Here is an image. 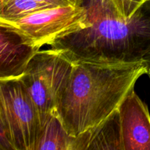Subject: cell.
<instances>
[{
    "mask_svg": "<svg viewBox=\"0 0 150 150\" xmlns=\"http://www.w3.org/2000/svg\"><path fill=\"white\" fill-rule=\"evenodd\" d=\"M91 25L50 45L70 61L142 62L150 52V0L130 18L117 13L111 0H83Z\"/></svg>",
    "mask_w": 150,
    "mask_h": 150,
    "instance_id": "1",
    "label": "cell"
},
{
    "mask_svg": "<svg viewBox=\"0 0 150 150\" xmlns=\"http://www.w3.org/2000/svg\"><path fill=\"white\" fill-rule=\"evenodd\" d=\"M144 74L146 69L143 61L73 62L55 115L66 132L76 137L112 115Z\"/></svg>",
    "mask_w": 150,
    "mask_h": 150,
    "instance_id": "2",
    "label": "cell"
},
{
    "mask_svg": "<svg viewBox=\"0 0 150 150\" xmlns=\"http://www.w3.org/2000/svg\"><path fill=\"white\" fill-rule=\"evenodd\" d=\"M72 67L73 62L57 50H40L18 79L36 105L42 127L55 115Z\"/></svg>",
    "mask_w": 150,
    "mask_h": 150,
    "instance_id": "3",
    "label": "cell"
},
{
    "mask_svg": "<svg viewBox=\"0 0 150 150\" xmlns=\"http://www.w3.org/2000/svg\"><path fill=\"white\" fill-rule=\"evenodd\" d=\"M0 128L15 150H37L43 127L39 111L18 79L0 80Z\"/></svg>",
    "mask_w": 150,
    "mask_h": 150,
    "instance_id": "4",
    "label": "cell"
},
{
    "mask_svg": "<svg viewBox=\"0 0 150 150\" xmlns=\"http://www.w3.org/2000/svg\"><path fill=\"white\" fill-rule=\"evenodd\" d=\"M0 25L18 34L26 43L40 49L88 27L91 23L86 7L82 5L45 9L16 20H0Z\"/></svg>",
    "mask_w": 150,
    "mask_h": 150,
    "instance_id": "5",
    "label": "cell"
},
{
    "mask_svg": "<svg viewBox=\"0 0 150 150\" xmlns=\"http://www.w3.org/2000/svg\"><path fill=\"white\" fill-rule=\"evenodd\" d=\"M123 150H150V114L134 89L118 108Z\"/></svg>",
    "mask_w": 150,
    "mask_h": 150,
    "instance_id": "6",
    "label": "cell"
},
{
    "mask_svg": "<svg viewBox=\"0 0 150 150\" xmlns=\"http://www.w3.org/2000/svg\"><path fill=\"white\" fill-rule=\"evenodd\" d=\"M0 80L18 79L40 49L26 43L14 31L0 25Z\"/></svg>",
    "mask_w": 150,
    "mask_h": 150,
    "instance_id": "7",
    "label": "cell"
},
{
    "mask_svg": "<svg viewBox=\"0 0 150 150\" xmlns=\"http://www.w3.org/2000/svg\"><path fill=\"white\" fill-rule=\"evenodd\" d=\"M79 149L123 150L118 109L98 126L75 137L73 150Z\"/></svg>",
    "mask_w": 150,
    "mask_h": 150,
    "instance_id": "8",
    "label": "cell"
},
{
    "mask_svg": "<svg viewBox=\"0 0 150 150\" xmlns=\"http://www.w3.org/2000/svg\"><path fill=\"white\" fill-rule=\"evenodd\" d=\"M75 137L70 136L56 115L45 125L37 150H73Z\"/></svg>",
    "mask_w": 150,
    "mask_h": 150,
    "instance_id": "9",
    "label": "cell"
},
{
    "mask_svg": "<svg viewBox=\"0 0 150 150\" xmlns=\"http://www.w3.org/2000/svg\"><path fill=\"white\" fill-rule=\"evenodd\" d=\"M51 7H55L37 0H0V20H16Z\"/></svg>",
    "mask_w": 150,
    "mask_h": 150,
    "instance_id": "10",
    "label": "cell"
},
{
    "mask_svg": "<svg viewBox=\"0 0 150 150\" xmlns=\"http://www.w3.org/2000/svg\"><path fill=\"white\" fill-rule=\"evenodd\" d=\"M145 0H111L117 13L124 18L133 16Z\"/></svg>",
    "mask_w": 150,
    "mask_h": 150,
    "instance_id": "11",
    "label": "cell"
},
{
    "mask_svg": "<svg viewBox=\"0 0 150 150\" xmlns=\"http://www.w3.org/2000/svg\"><path fill=\"white\" fill-rule=\"evenodd\" d=\"M37 1L45 3L53 7H64V6L81 7L83 4V0H37Z\"/></svg>",
    "mask_w": 150,
    "mask_h": 150,
    "instance_id": "12",
    "label": "cell"
},
{
    "mask_svg": "<svg viewBox=\"0 0 150 150\" xmlns=\"http://www.w3.org/2000/svg\"><path fill=\"white\" fill-rule=\"evenodd\" d=\"M142 61L144 62L145 66H146V74L148 75V76H149L150 79V52L148 53V54L144 57Z\"/></svg>",
    "mask_w": 150,
    "mask_h": 150,
    "instance_id": "13",
    "label": "cell"
}]
</instances>
